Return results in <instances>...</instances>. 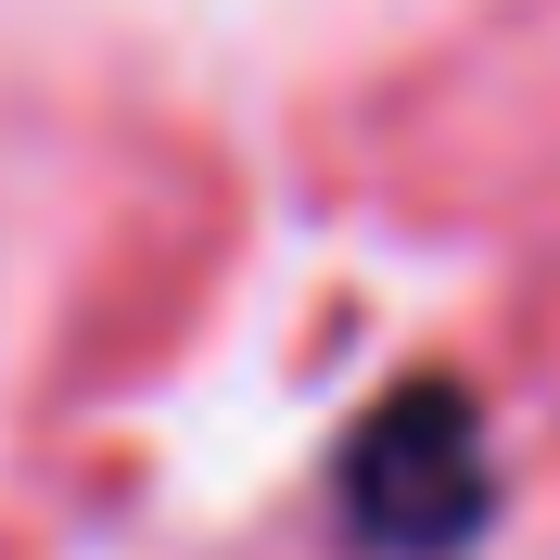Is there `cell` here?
Returning <instances> with one entry per match:
<instances>
[{
  "label": "cell",
  "instance_id": "cell-1",
  "mask_svg": "<svg viewBox=\"0 0 560 560\" xmlns=\"http://www.w3.org/2000/svg\"><path fill=\"white\" fill-rule=\"evenodd\" d=\"M345 523L383 560H446L485 523V420L446 383H408L395 408H370V433L345 446Z\"/></svg>",
  "mask_w": 560,
  "mask_h": 560
}]
</instances>
